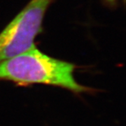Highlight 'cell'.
Listing matches in <instances>:
<instances>
[{"label": "cell", "mask_w": 126, "mask_h": 126, "mask_svg": "<svg viewBox=\"0 0 126 126\" xmlns=\"http://www.w3.org/2000/svg\"><path fill=\"white\" fill-rule=\"evenodd\" d=\"M119 1H121V0H103V3L109 7L114 8L115 6H116L117 5H118ZM122 1L123 2V3H125V0H122Z\"/></svg>", "instance_id": "cell-3"}, {"label": "cell", "mask_w": 126, "mask_h": 126, "mask_svg": "<svg viewBox=\"0 0 126 126\" xmlns=\"http://www.w3.org/2000/svg\"><path fill=\"white\" fill-rule=\"evenodd\" d=\"M56 0H31L0 33V62L34 47L49 7Z\"/></svg>", "instance_id": "cell-2"}, {"label": "cell", "mask_w": 126, "mask_h": 126, "mask_svg": "<svg viewBox=\"0 0 126 126\" xmlns=\"http://www.w3.org/2000/svg\"><path fill=\"white\" fill-rule=\"evenodd\" d=\"M75 69L72 63L51 57L33 47L0 62V80L56 86L75 94L90 91L91 88L75 79Z\"/></svg>", "instance_id": "cell-1"}]
</instances>
